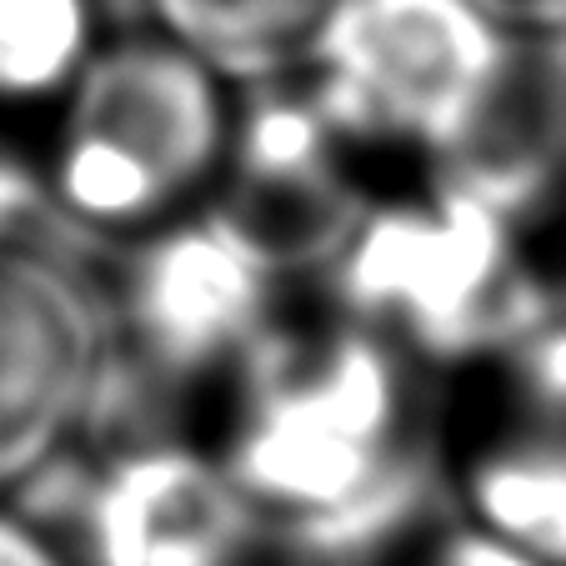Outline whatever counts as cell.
I'll use <instances>...</instances> for the list:
<instances>
[{"mask_svg": "<svg viewBox=\"0 0 566 566\" xmlns=\"http://www.w3.org/2000/svg\"><path fill=\"white\" fill-rule=\"evenodd\" d=\"M111 256L116 266L101 281L111 381L130 376L156 407H166L160 431H176L171 421L181 407H206L211 417L301 311L296 296L306 286V276L281 266L211 206Z\"/></svg>", "mask_w": 566, "mask_h": 566, "instance_id": "obj_5", "label": "cell"}, {"mask_svg": "<svg viewBox=\"0 0 566 566\" xmlns=\"http://www.w3.org/2000/svg\"><path fill=\"white\" fill-rule=\"evenodd\" d=\"M61 542L75 566H326L247 502L201 437L181 431L111 441Z\"/></svg>", "mask_w": 566, "mask_h": 566, "instance_id": "obj_7", "label": "cell"}, {"mask_svg": "<svg viewBox=\"0 0 566 566\" xmlns=\"http://www.w3.org/2000/svg\"><path fill=\"white\" fill-rule=\"evenodd\" d=\"M316 281L326 306L431 376L481 361L556 311L526 226L457 176L371 191Z\"/></svg>", "mask_w": 566, "mask_h": 566, "instance_id": "obj_3", "label": "cell"}, {"mask_svg": "<svg viewBox=\"0 0 566 566\" xmlns=\"http://www.w3.org/2000/svg\"><path fill=\"white\" fill-rule=\"evenodd\" d=\"M101 286L35 235H0V502L81 451L106 411Z\"/></svg>", "mask_w": 566, "mask_h": 566, "instance_id": "obj_8", "label": "cell"}, {"mask_svg": "<svg viewBox=\"0 0 566 566\" xmlns=\"http://www.w3.org/2000/svg\"><path fill=\"white\" fill-rule=\"evenodd\" d=\"M441 386V492L457 516L566 566V311Z\"/></svg>", "mask_w": 566, "mask_h": 566, "instance_id": "obj_6", "label": "cell"}, {"mask_svg": "<svg viewBox=\"0 0 566 566\" xmlns=\"http://www.w3.org/2000/svg\"><path fill=\"white\" fill-rule=\"evenodd\" d=\"M106 31L101 0H0V130L31 136Z\"/></svg>", "mask_w": 566, "mask_h": 566, "instance_id": "obj_10", "label": "cell"}, {"mask_svg": "<svg viewBox=\"0 0 566 566\" xmlns=\"http://www.w3.org/2000/svg\"><path fill=\"white\" fill-rule=\"evenodd\" d=\"M526 51L476 0H332L291 81L366 171L407 181L481 146Z\"/></svg>", "mask_w": 566, "mask_h": 566, "instance_id": "obj_4", "label": "cell"}, {"mask_svg": "<svg viewBox=\"0 0 566 566\" xmlns=\"http://www.w3.org/2000/svg\"><path fill=\"white\" fill-rule=\"evenodd\" d=\"M326 6L332 0H140V21L256 91L296 75Z\"/></svg>", "mask_w": 566, "mask_h": 566, "instance_id": "obj_9", "label": "cell"}, {"mask_svg": "<svg viewBox=\"0 0 566 566\" xmlns=\"http://www.w3.org/2000/svg\"><path fill=\"white\" fill-rule=\"evenodd\" d=\"M247 86L156 25H111L75 86L31 130L45 216L96 247L201 216L221 196Z\"/></svg>", "mask_w": 566, "mask_h": 566, "instance_id": "obj_2", "label": "cell"}, {"mask_svg": "<svg viewBox=\"0 0 566 566\" xmlns=\"http://www.w3.org/2000/svg\"><path fill=\"white\" fill-rule=\"evenodd\" d=\"M437 376L361 321L296 311L206 421L247 502L326 566H386L441 486Z\"/></svg>", "mask_w": 566, "mask_h": 566, "instance_id": "obj_1", "label": "cell"}, {"mask_svg": "<svg viewBox=\"0 0 566 566\" xmlns=\"http://www.w3.org/2000/svg\"><path fill=\"white\" fill-rule=\"evenodd\" d=\"M522 41H556L566 35V0H476Z\"/></svg>", "mask_w": 566, "mask_h": 566, "instance_id": "obj_13", "label": "cell"}, {"mask_svg": "<svg viewBox=\"0 0 566 566\" xmlns=\"http://www.w3.org/2000/svg\"><path fill=\"white\" fill-rule=\"evenodd\" d=\"M386 566H546L542 556L512 546L506 536L467 522L451 512V522H427Z\"/></svg>", "mask_w": 566, "mask_h": 566, "instance_id": "obj_11", "label": "cell"}, {"mask_svg": "<svg viewBox=\"0 0 566 566\" xmlns=\"http://www.w3.org/2000/svg\"><path fill=\"white\" fill-rule=\"evenodd\" d=\"M0 566H75L61 532L25 516L15 502H0Z\"/></svg>", "mask_w": 566, "mask_h": 566, "instance_id": "obj_12", "label": "cell"}]
</instances>
